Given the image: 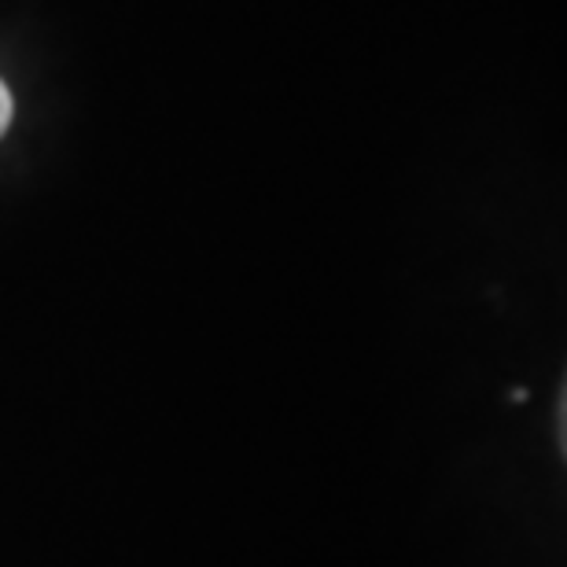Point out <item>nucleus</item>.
I'll return each instance as SVG.
<instances>
[{
	"label": "nucleus",
	"instance_id": "nucleus-1",
	"mask_svg": "<svg viewBox=\"0 0 567 567\" xmlns=\"http://www.w3.org/2000/svg\"><path fill=\"white\" fill-rule=\"evenodd\" d=\"M8 122H11V93H8V85L0 82V137H4Z\"/></svg>",
	"mask_w": 567,
	"mask_h": 567
}]
</instances>
